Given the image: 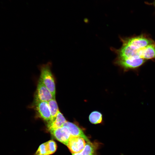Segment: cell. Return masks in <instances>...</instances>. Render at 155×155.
<instances>
[{"mask_svg":"<svg viewBox=\"0 0 155 155\" xmlns=\"http://www.w3.org/2000/svg\"><path fill=\"white\" fill-rule=\"evenodd\" d=\"M50 131L58 141L66 145L71 137L68 129L65 126H63Z\"/></svg>","mask_w":155,"mask_h":155,"instance_id":"8992f818","label":"cell"},{"mask_svg":"<svg viewBox=\"0 0 155 155\" xmlns=\"http://www.w3.org/2000/svg\"><path fill=\"white\" fill-rule=\"evenodd\" d=\"M35 101L48 102L54 98L51 92L39 80L35 95Z\"/></svg>","mask_w":155,"mask_h":155,"instance_id":"3957f363","label":"cell"},{"mask_svg":"<svg viewBox=\"0 0 155 155\" xmlns=\"http://www.w3.org/2000/svg\"><path fill=\"white\" fill-rule=\"evenodd\" d=\"M34 105L38 116L47 123L50 121L51 115L48 102L35 101Z\"/></svg>","mask_w":155,"mask_h":155,"instance_id":"5b68a950","label":"cell"},{"mask_svg":"<svg viewBox=\"0 0 155 155\" xmlns=\"http://www.w3.org/2000/svg\"><path fill=\"white\" fill-rule=\"evenodd\" d=\"M100 144L97 142H87L83 150L81 152L72 154V155H97V150Z\"/></svg>","mask_w":155,"mask_h":155,"instance_id":"9c48e42d","label":"cell"},{"mask_svg":"<svg viewBox=\"0 0 155 155\" xmlns=\"http://www.w3.org/2000/svg\"><path fill=\"white\" fill-rule=\"evenodd\" d=\"M57 147L56 143L55 141L49 140L39 146L35 155H50L56 152Z\"/></svg>","mask_w":155,"mask_h":155,"instance_id":"ba28073f","label":"cell"},{"mask_svg":"<svg viewBox=\"0 0 155 155\" xmlns=\"http://www.w3.org/2000/svg\"><path fill=\"white\" fill-rule=\"evenodd\" d=\"M121 42H124L137 49L145 47L154 44L155 42L152 39L144 35L129 37L120 36Z\"/></svg>","mask_w":155,"mask_h":155,"instance_id":"7a4b0ae2","label":"cell"},{"mask_svg":"<svg viewBox=\"0 0 155 155\" xmlns=\"http://www.w3.org/2000/svg\"><path fill=\"white\" fill-rule=\"evenodd\" d=\"M89 119L90 122L93 124L100 123L102 120V115L98 111H93L89 115Z\"/></svg>","mask_w":155,"mask_h":155,"instance_id":"5bb4252c","label":"cell"},{"mask_svg":"<svg viewBox=\"0 0 155 155\" xmlns=\"http://www.w3.org/2000/svg\"><path fill=\"white\" fill-rule=\"evenodd\" d=\"M63 126L66 127L68 129L71 137H80L84 139L86 142L89 140L84 133L82 130L78 125L73 123L67 121Z\"/></svg>","mask_w":155,"mask_h":155,"instance_id":"30bf717a","label":"cell"},{"mask_svg":"<svg viewBox=\"0 0 155 155\" xmlns=\"http://www.w3.org/2000/svg\"><path fill=\"white\" fill-rule=\"evenodd\" d=\"M146 61V60L142 58H137L122 61L115 65L126 71L138 67L144 63Z\"/></svg>","mask_w":155,"mask_h":155,"instance_id":"52a82bcc","label":"cell"},{"mask_svg":"<svg viewBox=\"0 0 155 155\" xmlns=\"http://www.w3.org/2000/svg\"><path fill=\"white\" fill-rule=\"evenodd\" d=\"M86 141L80 137H72L66 145L70 152L73 154L81 152L84 148Z\"/></svg>","mask_w":155,"mask_h":155,"instance_id":"277c9868","label":"cell"},{"mask_svg":"<svg viewBox=\"0 0 155 155\" xmlns=\"http://www.w3.org/2000/svg\"><path fill=\"white\" fill-rule=\"evenodd\" d=\"M141 57L145 60L155 59V43L142 48Z\"/></svg>","mask_w":155,"mask_h":155,"instance_id":"7c38bea8","label":"cell"},{"mask_svg":"<svg viewBox=\"0 0 155 155\" xmlns=\"http://www.w3.org/2000/svg\"><path fill=\"white\" fill-rule=\"evenodd\" d=\"M153 4L154 6L155 7V0H154V2L153 3Z\"/></svg>","mask_w":155,"mask_h":155,"instance_id":"9a60e30c","label":"cell"},{"mask_svg":"<svg viewBox=\"0 0 155 155\" xmlns=\"http://www.w3.org/2000/svg\"><path fill=\"white\" fill-rule=\"evenodd\" d=\"M52 66V63L51 61L38 66L40 72L39 80L49 89L55 98V85L54 76L51 69Z\"/></svg>","mask_w":155,"mask_h":155,"instance_id":"6da1fadb","label":"cell"},{"mask_svg":"<svg viewBox=\"0 0 155 155\" xmlns=\"http://www.w3.org/2000/svg\"><path fill=\"white\" fill-rule=\"evenodd\" d=\"M51 115V119L47 122H51L55 118L58 111H59L57 102L55 98H53L48 102Z\"/></svg>","mask_w":155,"mask_h":155,"instance_id":"4fadbf2b","label":"cell"},{"mask_svg":"<svg viewBox=\"0 0 155 155\" xmlns=\"http://www.w3.org/2000/svg\"><path fill=\"white\" fill-rule=\"evenodd\" d=\"M67 121L65 117L59 111L55 119L51 122L47 123V127L48 130L50 131L63 126Z\"/></svg>","mask_w":155,"mask_h":155,"instance_id":"8fae6325","label":"cell"}]
</instances>
